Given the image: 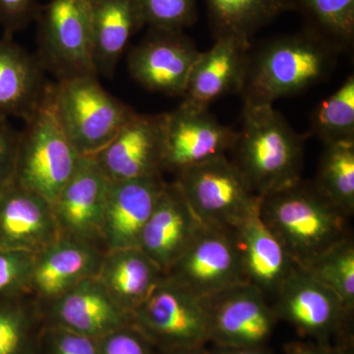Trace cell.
<instances>
[{
    "label": "cell",
    "instance_id": "obj_16",
    "mask_svg": "<svg viewBox=\"0 0 354 354\" xmlns=\"http://www.w3.org/2000/svg\"><path fill=\"white\" fill-rule=\"evenodd\" d=\"M109 184L94 158L82 156L75 171L53 202L60 235L104 249L101 230Z\"/></svg>",
    "mask_w": 354,
    "mask_h": 354
},
{
    "label": "cell",
    "instance_id": "obj_25",
    "mask_svg": "<svg viewBox=\"0 0 354 354\" xmlns=\"http://www.w3.org/2000/svg\"><path fill=\"white\" fill-rule=\"evenodd\" d=\"M164 277V272L139 247L106 251L97 274L114 301L130 314Z\"/></svg>",
    "mask_w": 354,
    "mask_h": 354
},
{
    "label": "cell",
    "instance_id": "obj_26",
    "mask_svg": "<svg viewBox=\"0 0 354 354\" xmlns=\"http://www.w3.org/2000/svg\"><path fill=\"white\" fill-rule=\"evenodd\" d=\"M218 37L251 44L254 35L283 13L297 10L293 0H205Z\"/></svg>",
    "mask_w": 354,
    "mask_h": 354
},
{
    "label": "cell",
    "instance_id": "obj_10",
    "mask_svg": "<svg viewBox=\"0 0 354 354\" xmlns=\"http://www.w3.org/2000/svg\"><path fill=\"white\" fill-rule=\"evenodd\" d=\"M165 277L201 299L247 283L232 230L206 225Z\"/></svg>",
    "mask_w": 354,
    "mask_h": 354
},
{
    "label": "cell",
    "instance_id": "obj_20",
    "mask_svg": "<svg viewBox=\"0 0 354 354\" xmlns=\"http://www.w3.org/2000/svg\"><path fill=\"white\" fill-rule=\"evenodd\" d=\"M104 253L102 247L59 235L35 253L31 295L39 304H46L84 279L97 276Z\"/></svg>",
    "mask_w": 354,
    "mask_h": 354
},
{
    "label": "cell",
    "instance_id": "obj_8",
    "mask_svg": "<svg viewBox=\"0 0 354 354\" xmlns=\"http://www.w3.org/2000/svg\"><path fill=\"white\" fill-rule=\"evenodd\" d=\"M272 307L277 318L290 324L304 337L322 346L351 348V320L337 295L297 267L276 293Z\"/></svg>",
    "mask_w": 354,
    "mask_h": 354
},
{
    "label": "cell",
    "instance_id": "obj_23",
    "mask_svg": "<svg viewBox=\"0 0 354 354\" xmlns=\"http://www.w3.org/2000/svg\"><path fill=\"white\" fill-rule=\"evenodd\" d=\"M36 55L11 38L0 39V116L24 121L43 104L50 85Z\"/></svg>",
    "mask_w": 354,
    "mask_h": 354
},
{
    "label": "cell",
    "instance_id": "obj_27",
    "mask_svg": "<svg viewBox=\"0 0 354 354\" xmlns=\"http://www.w3.org/2000/svg\"><path fill=\"white\" fill-rule=\"evenodd\" d=\"M43 325L32 295L0 297V354H38Z\"/></svg>",
    "mask_w": 354,
    "mask_h": 354
},
{
    "label": "cell",
    "instance_id": "obj_34",
    "mask_svg": "<svg viewBox=\"0 0 354 354\" xmlns=\"http://www.w3.org/2000/svg\"><path fill=\"white\" fill-rule=\"evenodd\" d=\"M38 354H99V342L87 335L44 324Z\"/></svg>",
    "mask_w": 354,
    "mask_h": 354
},
{
    "label": "cell",
    "instance_id": "obj_28",
    "mask_svg": "<svg viewBox=\"0 0 354 354\" xmlns=\"http://www.w3.org/2000/svg\"><path fill=\"white\" fill-rule=\"evenodd\" d=\"M315 184L337 208L354 213V142L325 144Z\"/></svg>",
    "mask_w": 354,
    "mask_h": 354
},
{
    "label": "cell",
    "instance_id": "obj_35",
    "mask_svg": "<svg viewBox=\"0 0 354 354\" xmlns=\"http://www.w3.org/2000/svg\"><path fill=\"white\" fill-rule=\"evenodd\" d=\"M99 354H157L158 348L133 324L97 339Z\"/></svg>",
    "mask_w": 354,
    "mask_h": 354
},
{
    "label": "cell",
    "instance_id": "obj_15",
    "mask_svg": "<svg viewBox=\"0 0 354 354\" xmlns=\"http://www.w3.org/2000/svg\"><path fill=\"white\" fill-rule=\"evenodd\" d=\"M39 305L46 325L95 339L132 324L131 314L114 301L97 276L84 279L51 301Z\"/></svg>",
    "mask_w": 354,
    "mask_h": 354
},
{
    "label": "cell",
    "instance_id": "obj_3",
    "mask_svg": "<svg viewBox=\"0 0 354 354\" xmlns=\"http://www.w3.org/2000/svg\"><path fill=\"white\" fill-rule=\"evenodd\" d=\"M342 50L307 28L267 41L249 55L244 104H272L321 82L335 68Z\"/></svg>",
    "mask_w": 354,
    "mask_h": 354
},
{
    "label": "cell",
    "instance_id": "obj_38",
    "mask_svg": "<svg viewBox=\"0 0 354 354\" xmlns=\"http://www.w3.org/2000/svg\"><path fill=\"white\" fill-rule=\"evenodd\" d=\"M285 354H353L351 348L322 346L313 342H293L285 346Z\"/></svg>",
    "mask_w": 354,
    "mask_h": 354
},
{
    "label": "cell",
    "instance_id": "obj_17",
    "mask_svg": "<svg viewBox=\"0 0 354 354\" xmlns=\"http://www.w3.org/2000/svg\"><path fill=\"white\" fill-rule=\"evenodd\" d=\"M165 181L162 174L109 181L102 221L104 251L138 247Z\"/></svg>",
    "mask_w": 354,
    "mask_h": 354
},
{
    "label": "cell",
    "instance_id": "obj_40",
    "mask_svg": "<svg viewBox=\"0 0 354 354\" xmlns=\"http://www.w3.org/2000/svg\"><path fill=\"white\" fill-rule=\"evenodd\" d=\"M204 348L158 349L157 354H206Z\"/></svg>",
    "mask_w": 354,
    "mask_h": 354
},
{
    "label": "cell",
    "instance_id": "obj_37",
    "mask_svg": "<svg viewBox=\"0 0 354 354\" xmlns=\"http://www.w3.org/2000/svg\"><path fill=\"white\" fill-rule=\"evenodd\" d=\"M20 131L0 116V190L13 180Z\"/></svg>",
    "mask_w": 354,
    "mask_h": 354
},
{
    "label": "cell",
    "instance_id": "obj_7",
    "mask_svg": "<svg viewBox=\"0 0 354 354\" xmlns=\"http://www.w3.org/2000/svg\"><path fill=\"white\" fill-rule=\"evenodd\" d=\"M174 181L206 227L234 230L259 206L232 160L221 156L184 169Z\"/></svg>",
    "mask_w": 354,
    "mask_h": 354
},
{
    "label": "cell",
    "instance_id": "obj_12",
    "mask_svg": "<svg viewBox=\"0 0 354 354\" xmlns=\"http://www.w3.org/2000/svg\"><path fill=\"white\" fill-rule=\"evenodd\" d=\"M167 113H136L95 155V164L109 181L158 176L164 171Z\"/></svg>",
    "mask_w": 354,
    "mask_h": 354
},
{
    "label": "cell",
    "instance_id": "obj_22",
    "mask_svg": "<svg viewBox=\"0 0 354 354\" xmlns=\"http://www.w3.org/2000/svg\"><path fill=\"white\" fill-rule=\"evenodd\" d=\"M259 206L232 230L246 283L276 295L297 269L285 248L261 218Z\"/></svg>",
    "mask_w": 354,
    "mask_h": 354
},
{
    "label": "cell",
    "instance_id": "obj_13",
    "mask_svg": "<svg viewBox=\"0 0 354 354\" xmlns=\"http://www.w3.org/2000/svg\"><path fill=\"white\" fill-rule=\"evenodd\" d=\"M236 131L221 124L209 109L181 104L165 118L162 169L178 174L207 160L227 156Z\"/></svg>",
    "mask_w": 354,
    "mask_h": 354
},
{
    "label": "cell",
    "instance_id": "obj_36",
    "mask_svg": "<svg viewBox=\"0 0 354 354\" xmlns=\"http://www.w3.org/2000/svg\"><path fill=\"white\" fill-rule=\"evenodd\" d=\"M41 4L39 0H0V26L4 37L11 38L36 21Z\"/></svg>",
    "mask_w": 354,
    "mask_h": 354
},
{
    "label": "cell",
    "instance_id": "obj_21",
    "mask_svg": "<svg viewBox=\"0 0 354 354\" xmlns=\"http://www.w3.org/2000/svg\"><path fill=\"white\" fill-rule=\"evenodd\" d=\"M252 44L232 37H218L200 53L183 95V104L209 109V104L228 94H241L245 83Z\"/></svg>",
    "mask_w": 354,
    "mask_h": 354
},
{
    "label": "cell",
    "instance_id": "obj_4",
    "mask_svg": "<svg viewBox=\"0 0 354 354\" xmlns=\"http://www.w3.org/2000/svg\"><path fill=\"white\" fill-rule=\"evenodd\" d=\"M50 97L58 122L81 156L99 152L137 113L104 90L97 76L58 81Z\"/></svg>",
    "mask_w": 354,
    "mask_h": 354
},
{
    "label": "cell",
    "instance_id": "obj_1",
    "mask_svg": "<svg viewBox=\"0 0 354 354\" xmlns=\"http://www.w3.org/2000/svg\"><path fill=\"white\" fill-rule=\"evenodd\" d=\"M261 218L297 267L307 269L333 246L351 237L348 216L313 183H297L261 198Z\"/></svg>",
    "mask_w": 354,
    "mask_h": 354
},
{
    "label": "cell",
    "instance_id": "obj_31",
    "mask_svg": "<svg viewBox=\"0 0 354 354\" xmlns=\"http://www.w3.org/2000/svg\"><path fill=\"white\" fill-rule=\"evenodd\" d=\"M307 271L334 291L348 311H354V242L344 239L323 254Z\"/></svg>",
    "mask_w": 354,
    "mask_h": 354
},
{
    "label": "cell",
    "instance_id": "obj_5",
    "mask_svg": "<svg viewBox=\"0 0 354 354\" xmlns=\"http://www.w3.org/2000/svg\"><path fill=\"white\" fill-rule=\"evenodd\" d=\"M50 88L43 104L20 131L13 181L38 193L53 204L74 174L80 155L53 111Z\"/></svg>",
    "mask_w": 354,
    "mask_h": 354
},
{
    "label": "cell",
    "instance_id": "obj_30",
    "mask_svg": "<svg viewBox=\"0 0 354 354\" xmlns=\"http://www.w3.org/2000/svg\"><path fill=\"white\" fill-rule=\"evenodd\" d=\"M308 22L307 29L315 32L344 50L354 39V0H297Z\"/></svg>",
    "mask_w": 354,
    "mask_h": 354
},
{
    "label": "cell",
    "instance_id": "obj_19",
    "mask_svg": "<svg viewBox=\"0 0 354 354\" xmlns=\"http://www.w3.org/2000/svg\"><path fill=\"white\" fill-rule=\"evenodd\" d=\"M203 227L177 184L167 183L142 230L138 247L165 274Z\"/></svg>",
    "mask_w": 354,
    "mask_h": 354
},
{
    "label": "cell",
    "instance_id": "obj_29",
    "mask_svg": "<svg viewBox=\"0 0 354 354\" xmlns=\"http://www.w3.org/2000/svg\"><path fill=\"white\" fill-rule=\"evenodd\" d=\"M311 133L324 144L354 142V77L317 106L311 118Z\"/></svg>",
    "mask_w": 354,
    "mask_h": 354
},
{
    "label": "cell",
    "instance_id": "obj_9",
    "mask_svg": "<svg viewBox=\"0 0 354 354\" xmlns=\"http://www.w3.org/2000/svg\"><path fill=\"white\" fill-rule=\"evenodd\" d=\"M131 316L158 349L204 348L209 342L204 300L165 277Z\"/></svg>",
    "mask_w": 354,
    "mask_h": 354
},
{
    "label": "cell",
    "instance_id": "obj_39",
    "mask_svg": "<svg viewBox=\"0 0 354 354\" xmlns=\"http://www.w3.org/2000/svg\"><path fill=\"white\" fill-rule=\"evenodd\" d=\"M206 354H271L266 346L255 348H239V346H223L213 344L211 348H205Z\"/></svg>",
    "mask_w": 354,
    "mask_h": 354
},
{
    "label": "cell",
    "instance_id": "obj_32",
    "mask_svg": "<svg viewBox=\"0 0 354 354\" xmlns=\"http://www.w3.org/2000/svg\"><path fill=\"white\" fill-rule=\"evenodd\" d=\"M145 25L160 31L183 32L196 20V0H137Z\"/></svg>",
    "mask_w": 354,
    "mask_h": 354
},
{
    "label": "cell",
    "instance_id": "obj_6",
    "mask_svg": "<svg viewBox=\"0 0 354 354\" xmlns=\"http://www.w3.org/2000/svg\"><path fill=\"white\" fill-rule=\"evenodd\" d=\"M38 58L58 81L97 76L88 0H50L38 17Z\"/></svg>",
    "mask_w": 354,
    "mask_h": 354
},
{
    "label": "cell",
    "instance_id": "obj_33",
    "mask_svg": "<svg viewBox=\"0 0 354 354\" xmlns=\"http://www.w3.org/2000/svg\"><path fill=\"white\" fill-rule=\"evenodd\" d=\"M35 253L0 247V297L31 295Z\"/></svg>",
    "mask_w": 354,
    "mask_h": 354
},
{
    "label": "cell",
    "instance_id": "obj_24",
    "mask_svg": "<svg viewBox=\"0 0 354 354\" xmlns=\"http://www.w3.org/2000/svg\"><path fill=\"white\" fill-rule=\"evenodd\" d=\"M97 75L111 78L132 37L145 26L137 0H88Z\"/></svg>",
    "mask_w": 354,
    "mask_h": 354
},
{
    "label": "cell",
    "instance_id": "obj_11",
    "mask_svg": "<svg viewBox=\"0 0 354 354\" xmlns=\"http://www.w3.org/2000/svg\"><path fill=\"white\" fill-rule=\"evenodd\" d=\"M209 342L216 346L255 348L271 339L277 318L262 291L241 283L205 298Z\"/></svg>",
    "mask_w": 354,
    "mask_h": 354
},
{
    "label": "cell",
    "instance_id": "obj_2",
    "mask_svg": "<svg viewBox=\"0 0 354 354\" xmlns=\"http://www.w3.org/2000/svg\"><path fill=\"white\" fill-rule=\"evenodd\" d=\"M241 120L232 162L256 196L301 179L306 136L298 134L272 104H244Z\"/></svg>",
    "mask_w": 354,
    "mask_h": 354
},
{
    "label": "cell",
    "instance_id": "obj_14",
    "mask_svg": "<svg viewBox=\"0 0 354 354\" xmlns=\"http://www.w3.org/2000/svg\"><path fill=\"white\" fill-rule=\"evenodd\" d=\"M200 51L183 32L150 29L129 53L128 68L151 92L183 95Z\"/></svg>",
    "mask_w": 354,
    "mask_h": 354
},
{
    "label": "cell",
    "instance_id": "obj_18",
    "mask_svg": "<svg viewBox=\"0 0 354 354\" xmlns=\"http://www.w3.org/2000/svg\"><path fill=\"white\" fill-rule=\"evenodd\" d=\"M53 204L11 181L0 190V247L38 253L59 237Z\"/></svg>",
    "mask_w": 354,
    "mask_h": 354
}]
</instances>
